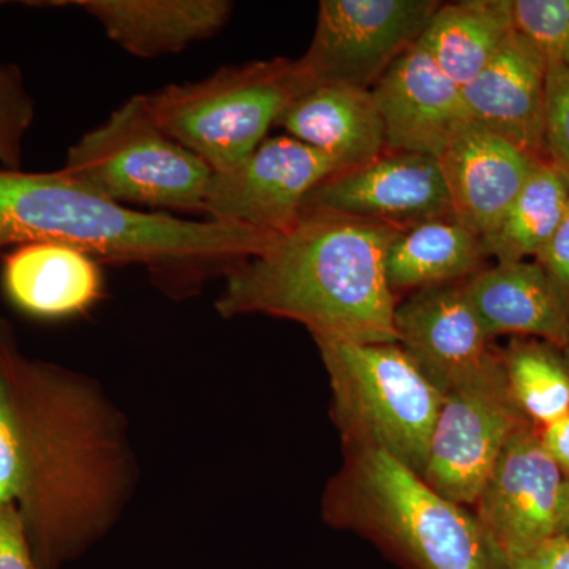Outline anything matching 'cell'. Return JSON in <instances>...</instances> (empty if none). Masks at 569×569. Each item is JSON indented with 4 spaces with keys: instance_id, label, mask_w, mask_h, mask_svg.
<instances>
[{
    "instance_id": "ac0fdd59",
    "label": "cell",
    "mask_w": 569,
    "mask_h": 569,
    "mask_svg": "<svg viewBox=\"0 0 569 569\" xmlns=\"http://www.w3.org/2000/svg\"><path fill=\"white\" fill-rule=\"evenodd\" d=\"M2 291L18 312L43 321L84 316L103 298L102 263L58 242H32L3 254Z\"/></svg>"
},
{
    "instance_id": "ffe728a7",
    "label": "cell",
    "mask_w": 569,
    "mask_h": 569,
    "mask_svg": "<svg viewBox=\"0 0 569 569\" xmlns=\"http://www.w3.org/2000/svg\"><path fill=\"white\" fill-rule=\"evenodd\" d=\"M122 50L159 58L222 31L233 13L227 0H78Z\"/></svg>"
},
{
    "instance_id": "277c9868",
    "label": "cell",
    "mask_w": 569,
    "mask_h": 569,
    "mask_svg": "<svg viewBox=\"0 0 569 569\" xmlns=\"http://www.w3.org/2000/svg\"><path fill=\"white\" fill-rule=\"evenodd\" d=\"M329 522L373 539L410 569H501L477 516L376 449H348L325 501Z\"/></svg>"
},
{
    "instance_id": "484cf974",
    "label": "cell",
    "mask_w": 569,
    "mask_h": 569,
    "mask_svg": "<svg viewBox=\"0 0 569 569\" xmlns=\"http://www.w3.org/2000/svg\"><path fill=\"white\" fill-rule=\"evenodd\" d=\"M33 116L36 107L21 70L0 62V163L6 170H20L22 144Z\"/></svg>"
},
{
    "instance_id": "d4e9b609",
    "label": "cell",
    "mask_w": 569,
    "mask_h": 569,
    "mask_svg": "<svg viewBox=\"0 0 569 569\" xmlns=\"http://www.w3.org/2000/svg\"><path fill=\"white\" fill-rule=\"evenodd\" d=\"M515 31L548 63L569 69V0H511Z\"/></svg>"
},
{
    "instance_id": "ba28073f",
    "label": "cell",
    "mask_w": 569,
    "mask_h": 569,
    "mask_svg": "<svg viewBox=\"0 0 569 569\" xmlns=\"http://www.w3.org/2000/svg\"><path fill=\"white\" fill-rule=\"evenodd\" d=\"M527 421L500 356L477 377L445 392L422 479L455 503H477L509 438Z\"/></svg>"
},
{
    "instance_id": "836d02e7",
    "label": "cell",
    "mask_w": 569,
    "mask_h": 569,
    "mask_svg": "<svg viewBox=\"0 0 569 569\" xmlns=\"http://www.w3.org/2000/svg\"><path fill=\"white\" fill-rule=\"evenodd\" d=\"M565 361H567L568 370H569V346L563 348Z\"/></svg>"
},
{
    "instance_id": "4dcf8cb0",
    "label": "cell",
    "mask_w": 569,
    "mask_h": 569,
    "mask_svg": "<svg viewBox=\"0 0 569 569\" xmlns=\"http://www.w3.org/2000/svg\"><path fill=\"white\" fill-rule=\"evenodd\" d=\"M501 569H569V537L559 535L520 556L501 559Z\"/></svg>"
},
{
    "instance_id": "44dd1931",
    "label": "cell",
    "mask_w": 569,
    "mask_h": 569,
    "mask_svg": "<svg viewBox=\"0 0 569 569\" xmlns=\"http://www.w3.org/2000/svg\"><path fill=\"white\" fill-rule=\"evenodd\" d=\"M485 242L455 217L427 220L397 231L385 258L391 290H422L458 283L481 271Z\"/></svg>"
},
{
    "instance_id": "9c48e42d",
    "label": "cell",
    "mask_w": 569,
    "mask_h": 569,
    "mask_svg": "<svg viewBox=\"0 0 569 569\" xmlns=\"http://www.w3.org/2000/svg\"><path fill=\"white\" fill-rule=\"evenodd\" d=\"M440 6L437 0H321L299 67L310 86L372 89L421 40Z\"/></svg>"
},
{
    "instance_id": "d6986e66",
    "label": "cell",
    "mask_w": 569,
    "mask_h": 569,
    "mask_svg": "<svg viewBox=\"0 0 569 569\" xmlns=\"http://www.w3.org/2000/svg\"><path fill=\"white\" fill-rule=\"evenodd\" d=\"M276 127L331 157L340 173L372 162L387 149L372 91L355 86H310L283 111Z\"/></svg>"
},
{
    "instance_id": "8992f818",
    "label": "cell",
    "mask_w": 569,
    "mask_h": 569,
    "mask_svg": "<svg viewBox=\"0 0 569 569\" xmlns=\"http://www.w3.org/2000/svg\"><path fill=\"white\" fill-rule=\"evenodd\" d=\"M307 88L298 59L274 58L224 67L148 99L164 132L212 171H223L252 153Z\"/></svg>"
},
{
    "instance_id": "cb8c5ba5",
    "label": "cell",
    "mask_w": 569,
    "mask_h": 569,
    "mask_svg": "<svg viewBox=\"0 0 569 569\" xmlns=\"http://www.w3.org/2000/svg\"><path fill=\"white\" fill-rule=\"evenodd\" d=\"M511 395L538 427L569 415V370L563 350L545 340L512 337L501 350Z\"/></svg>"
},
{
    "instance_id": "603a6c76",
    "label": "cell",
    "mask_w": 569,
    "mask_h": 569,
    "mask_svg": "<svg viewBox=\"0 0 569 569\" xmlns=\"http://www.w3.org/2000/svg\"><path fill=\"white\" fill-rule=\"evenodd\" d=\"M569 203V183L549 162H538L496 231L485 239L497 263L537 260Z\"/></svg>"
},
{
    "instance_id": "6da1fadb",
    "label": "cell",
    "mask_w": 569,
    "mask_h": 569,
    "mask_svg": "<svg viewBox=\"0 0 569 569\" xmlns=\"http://www.w3.org/2000/svg\"><path fill=\"white\" fill-rule=\"evenodd\" d=\"M17 417L14 507L37 569H61L111 529L132 489L126 427L91 380L52 362L11 356Z\"/></svg>"
},
{
    "instance_id": "4fadbf2b",
    "label": "cell",
    "mask_w": 569,
    "mask_h": 569,
    "mask_svg": "<svg viewBox=\"0 0 569 569\" xmlns=\"http://www.w3.org/2000/svg\"><path fill=\"white\" fill-rule=\"evenodd\" d=\"M395 325L397 343L441 395L501 356L468 305L462 282L413 291L397 305Z\"/></svg>"
},
{
    "instance_id": "5b68a950",
    "label": "cell",
    "mask_w": 569,
    "mask_h": 569,
    "mask_svg": "<svg viewBox=\"0 0 569 569\" xmlns=\"http://www.w3.org/2000/svg\"><path fill=\"white\" fill-rule=\"evenodd\" d=\"M348 449H376L422 477L443 395L399 343L316 340Z\"/></svg>"
},
{
    "instance_id": "9a60e30c",
    "label": "cell",
    "mask_w": 569,
    "mask_h": 569,
    "mask_svg": "<svg viewBox=\"0 0 569 569\" xmlns=\"http://www.w3.org/2000/svg\"><path fill=\"white\" fill-rule=\"evenodd\" d=\"M548 61L512 32L462 93L471 122L546 162L545 103Z\"/></svg>"
},
{
    "instance_id": "52a82bcc",
    "label": "cell",
    "mask_w": 569,
    "mask_h": 569,
    "mask_svg": "<svg viewBox=\"0 0 569 569\" xmlns=\"http://www.w3.org/2000/svg\"><path fill=\"white\" fill-rule=\"evenodd\" d=\"M84 189L122 206L203 212L212 170L170 137L148 96H133L71 146L61 168Z\"/></svg>"
},
{
    "instance_id": "7a4b0ae2",
    "label": "cell",
    "mask_w": 569,
    "mask_h": 569,
    "mask_svg": "<svg viewBox=\"0 0 569 569\" xmlns=\"http://www.w3.org/2000/svg\"><path fill=\"white\" fill-rule=\"evenodd\" d=\"M396 228L302 212L263 253L227 276L217 312L305 326L313 340L397 343L396 293L385 258Z\"/></svg>"
},
{
    "instance_id": "5bb4252c",
    "label": "cell",
    "mask_w": 569,
    "mask_h": 569,
    "mask_svg": "<svg viewBox=\"0 0 569 569\" xmlns=\"http://www.w3.org/2000/svg\"><path fill=\"white\" fill-rule=\"evenodd\" d=\"M387 151L437 157L471 122L462 88L449 80L419 41L372 89Z\"/></svg>"
},
{
    "instance_id": "f1b7e54d",
    "label": "cell",
    "mask_w": 569,
    "mask_h": 569,
    "mask_svg": "<svg viewBox=\"0 0 569 569\" xmlns=\"http://www.w3.org/2000/svg\"><path fill=\"white\" fill-rule=\"evenodd\" d=\"M0 569H37L28 535L14 505H0Z\"/></svg>"
},
{
    "instance_id": "8fae6325",
    "label": "cell",
    "mask_w": 569,
    "mask_h": 569,
    "mask_svg": "<svg viewBox=\"0 0 569 569\" xmlns=\"http://www.w3.org/2000/svg\"><path fill=\"white\" fill-rule=\"evenodd\" d=\"M567 477L550 458L541 427H519L477 500V519L501 559L559 537Z\"/></svg>"
},
{
    "instance_id": "3957f363",
    "label": "cell",
    "mask_w": 569,
    "mask_h": 569,
    "mask_svg": "<svg viewBox=\"0 0 569 569\" xmlns=\"http://www.w3.org/2000/svg\"><path fill=\"white\" fill-rule=\"evenodd\" d=\"M276 234L204 220L179 219L112 203L62 170H0V252L58 242L100 263L140 264L164 288H192L228 276L271 244Z\"/></svg>"
},
{
    "instance_id": "4316f807",
    "label": "cell",
    "mask_w": 569,
    "mask_h": 569,
    "mask_svg": "<svg viewBox=\"0 0 569 569\" xmlns=\"http://www.w3.org/2000/svg\"><path fill=\"white\" fill-rule=\"evenodd\" d=\"M17 348L13 328L0 318V505H14L18 493L17 417L10 378L11 356Z\"/></svg>"
},
{
    "instance_id": "e0dca14e",
    "label": "cell",
    "mask_w": 569,
    "mask_h": 569,
    "mask_svg": "<svg viewBox=\"0 0 569 569\" xmlns=\"http://www.w3.org/2000/svg\"><path fill=\"white\" fill-rule=\"evenodd\" d=\"M486 337H530L569 346V305L535 260L496 263L462 282Z\"/></svg>"
},
{
    "instance_id": "2e32d148",
    "label": "cell",
    "mask_w": 569,
    "mask_h": 569,
    "mask_svg": "<svg viewBox=\"0 0 569 569\" xmlns=\"http://www.w3.org/2000/svg\"><path fill=\"white\" fill-rule=\"evenodd\" d=\"M452 217L485 242L541 160L470 122L441 153Z\"/></svg>"
},
{
    "instance_id": "1f68e13d",
    "label": "cell",
    "mask_w": 569,
    "mask_h": 569,
    "mask_svg": "<svg viewBox=\"0 0 569 569\" xmlns=\"http://www.w3.org/2000/svg\"><path fill=\"white\" fill-rule=\"evenodd\" d=\"M541 440L550 458L563 471L565 477L569 478V415L552 425L541 427Z\"/></svg>"
},
{
    "instance_id": "30bf717a",
    "label": "cell",
    "mask_w": 569,
    "mask_h": 569,
    "mask_svg": "<svg viewBox=\"0 0 569 569\" xmlns=\"http://www.w3.org/2000/svg\"><path fill=\"white\" fill-rule=\"evenodd\" d=\"M340 173L326 153L290 134L268 137L252 153L223 171H212L203 213L209 220L282 234L299 222L306 198Z\"/></svg>"
},
{
    "instance_id": "d6a6232c",
    "label": "cell",
    "mask_w": 569,
    "mask_h": 569,
    "mask_svg": "<svg viewBox=\"0 0 569 569\" xmlns=\"http://www.w3.org/2000/svg\"><path fill=\"white\" fill-rule=\"evenodd\" d=\"M560 535H565V537H569V478H567V486H565V500H563V511H561Z\"/></svg>"
},
{
    "instance_id": "83f0119b",
    "label": "cell",
    "mask_w": 569,
    "mask_h": 569,
    "mask_svg": "<svg viewBox=\"0 0 569 569\" xmlns=\"http://www.w3.org/2000/svg\"><path fill=\"white\" fill-rule=\"evenodd\" d=\"M546 162L569 183V69L548 63L545 103Z\"/></svg>"
},
{
    "instance_id": "f546056e",
    "label": "cell",
    "mask_w": 569,
    "mask_h": 569,
    "mask_svg": "<svg viewBox=\"0 0 569 569\" xmlns=\"http://www.w3.org/2000/svg\"><path fill=\"white\" fill-rule=\"evenodd\" d=\"M569 305V203L563 219L537 260Z\"/></svg>"
},
{
    "instance_id": "7402d4cb",
    "label": "cell",
    "mask_w": 569,
    "mask_h": 569,
    "mask_svg": "<svg viewBox=\"0 0 569 569\" xmlns=\"http://www.w3.org/2000/svg\"><path fill=\"white\" fill-rule=\"evenodd\" d=\"M515 32L511 0L441 3L419 44L460 88L477 78Z\"/></svg>"
},
{
    "instance_id": "7c38bea8",
    "label": "cell",
    "mask_w": 569,
    "mask_h": 569,
    "mask_svg": "<svg viewBox=\"0 0 569 569\" xmlns=\"http://www.w3.org/2000/svg\"><path fill=\"white\" fill-rule=\"evenodd\" d=\"M302 212L332 213L406 230L452 217V206L437 157L385 149L372 162L317 186L306 198Z\"/></svg>"
}]
</instances>
